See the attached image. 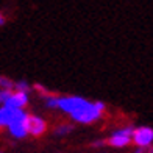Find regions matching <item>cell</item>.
<instances>
[{
  "label": "cell",
  "mask_w": 153,
  "mask_h": 153,
  "mask_svg": "<svg viewBox=\"0 0 153 153\" xmlns=\"http://www.w3.org/2000/svg\"><path fill=\"white\" fill-rule=\"evenodd\" d=\"M103 109H105V105H103L102 102H95V103L89 102L86 106H83L80 109L74 111V113H71V116H72V119L75 122L92 123V122H95L97 119H100V117H102Z\"/></svg>",
  "instance_id": "1"
},
{
  "label": "cell",
  "mask_w": 153,
  "mask_h": 153,
  "mask_svg": "<svg viewBox=\"0 0 153 153\" xmlns=\"http://www.w3.org/2000/svg\"><path fill=\"white\" fill-rule=\"evenodd\" d=\"M88 100L83 99V97H76V95H69V97H61V99H58V108L66 111V113H74V111L80 109L83 106L88 105Z\"/></svg>",
  "instance_id": "2"
},
{
  "label": "cell",
  "mask_w": 153,
  "mask_h": 153,
  "mask_svg": "<svg viewBox=\"0 0 153 153\" xmlns=\"http://www.w3.org/2000/svg\"><path fill=\"white\" fill-rule=\"evenodd\" d=\"M25 127H27V131L28 134L38 137V136H42L47 130V122L44 119H41L38 116H30L27 114L25 117Z\"/></svg>",
  "instance_id": "3"
},
{
  "label": "cell",
  "mask_w": 153,
  "mask_h": 153,
  "mask_svg": "<svg viewBox=\"0 0 153 153\" xmlns=\"http://www.w3.org/2000/svg\"><path fill=\"white\" fill-rule=\"evenodd\" d=\"M131 134H133V128H120L113 133L108 139V144L113 145V147H127V145L131 142Z\"/></svg>",
  "instance_id": "4"
},
{
  "label": "cell",
  "mask_w": 153,
  "mask_h": 153,
  "mask_svg": "<svg viewBox=\"0 0 153 153\" xmlns=\"http://www.w3.org/2000/svg\"><path fill=\"white\" fill-rule=\"evenodd\" d=\"M131 141H133L137 147H149L153 141V130L149 128V127H141V128L133 130Z\"/></svg>",
  "instance_id": "5"
},
{
  "label": "cell",
  "mask_w": 153,
  "mask_h": 153,
  "mask_svg": "<svg viewBox=\"0 0 153 153\" xmlns=\"http://www.w3.org/2000/svg\"><path fill=\"white\" fill-rule=\"evenodd\" d=\"M25 116H27V113L22 108L14 109V108L3 106V108H0V127H5V125L11 123L13 120H17V119L25 117Z\"/></svg>",
  "instance_id": "6"
},
{
  "label": "cell",
  "mask_w": 153,
  "mask_h": 153,
  "mask_svg": "<svg viewBox=\"0 0 153 153\" xmlns=\"http://www.w3.org/2000/svg\"><path fill=\"white\" fill-rule=\"evenodd\" d=\"M27 103H28V97H27V94L16 91V92H11L8 95V99L3 102V106L17 109V108H24Z\"/></svg>",
  "instance_id": "7"
},
{
  "label": "cell",
  "mask_w": 153,
  "mask_h": 153,
  "mask_svg": "<svg viewBox=\"0 0 153 153\" xmlns=\"http://www.w3.org/2000/svg\"><path fill=\"white\" fill-rule=\"evenodd\" d=\"M27 117V116H25ZM25 117H20L17 120H13L11 123H8L10 127V133L17 137V139H22L28 134V131H27V127H25Z\"/></svg>",
  "instance_id": "8"
},
{
  "label": "cell",
  "mask_w": 153,
  "mask_h": 153,
  "mask_svg": "<svg viewBox=\"0 0 153 153\" xmlns=\"http://www.w3.org/2000/svg\"><path fill=\"white\" fill-rule=\"evenodd\" d=\"M44 100H45L47 108H58V97L47 94V95H44Z\"/></svg>",
  "instance_id": "9"
},
{
  "label": "cell",
  "mask_w": 153,
  "mask_h": 153,
  "mask_svg": "<svg viewBox=\"0 0 153 153\" xmlns=\"http://www.w3.org/2000/svg\"><path fill=\"white\" fill-rule=\"evenodd\" d=\"M72 131V125H59V127H56V130H55V134L56 136H66L67 133H71Z\"/></svg>",
  "instance_id": "10"
},
{
  "label": "cell",
  "mask_w": 153,
  "mask_h": 153,
  "mask_svg": "<svg viewBox=\"0 0 153 153\" xmlns=\"http://www.w3.org/2000/svg\"><path fill=\"white\" fill-rule=\"evenodd\" d=\"M0 89H14V81H11L6 76H0Z\"/></svg>",
  "instance_id": "11"
},
{
  "label": "cell",
  "mask_w": 153,
  "mask_h": 153,
  "mask_svg": "<svg viewBox=\"0 0 153 153\" xmlns=\"http://www.w3.org/2000/svg\"><path fill=\"white\" fill-rule=\"evenodd\" d=\"M14 89L16 91H19V92H28L30 91V86H28V83L27 81H17V83H14Z\"/></svg>",
  "instance_id": "12"
},
{
  "label": "cell",
  "mask_w": 153,
  "mask_h": 153,
  "mask_svg": "<svg viewBox=\"0 0 153 153\" xmlns=\"http://www.w3.org/2000/svg\"><path fill=\"white\" fill-rule=\"evenodd\" d=\"M10 94H11L10 89H0V103H3L6 99H8Z\"/></svg>",
  "instance_id": "13"
},
{
  "label": "cell",
  "mask_w": 153,
  "mask_h": 153,
  "mask_svg": "<svg viewBox=\"0 0 153 153\" xmlns=\"http://www.w3.org/2000/svg\"><path fill=\"white\" fill-rule=\"evenodd\" d=\"M5 24V17H3V14L0 13V25H3Z\"/></svg>",
  "instance_id": "14"
},
{
  "label": "cell",
  "mask_w": 153,
  "mask_h": 153,
  "mask_svg": "<svg viewBox=\"0 0 153 153\" xmlns=\"http://www.w3.org/2000/svg\"><path fill=\"white\" fill-rule=\"evenodd\" d=\"M0 153H2V152H0Z\"/></svg>",
  "instance_id": "15"
}]
</instances>
